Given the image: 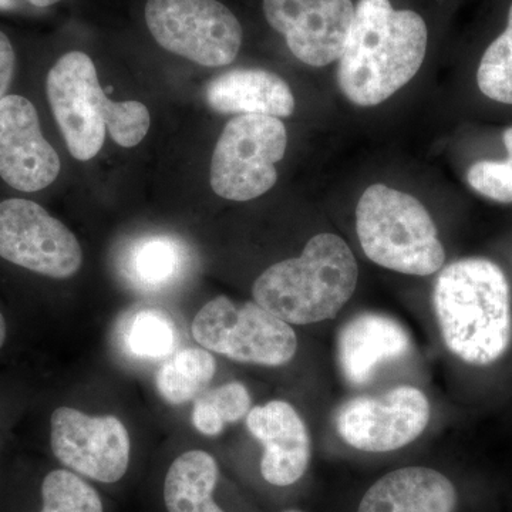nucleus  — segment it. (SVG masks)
I'll return each mask as SVG.
<instances>
[{
  "label": "nucleus",
  "mask_w": 512,
  "mask_h": 512,
  "mask_svg": "<svg viewBox=\"0 0 512 512\" xmlns=\"http://www.w3.org/2000/svg\"><path fill=\"white\" fill-rule=\"evenodd\" d=\"M429 42L427 25L413 10H396L390 0H359L339 59L343 96L373 107L399 92L419 72Z\"/></svg>",
  "instance_id": "1"
},
{
  "label": "nucleus",
  "mask_w": 512,
  "mask_h": 512,
  "mask_svg": "<svg viewBox=\"0 0 512 512\" xmlns=\"http://www.w3.org/2000/svg\"><path fill=\"white\" fill-rule=\"evenodd\" d=\"M433 306L444 345L467 365H493L510 349L511 288L491 259L471 256L447 265L434 284Z\"/></svg>",
  "instance_id": "2"
},
{
  "label": "nucleus",
  "mask_w": 512,
  "mask_h": 512,
  "mask_svg": "<svg viewBox=\"0 0 512 512\" xmlns=\"http://www.w3.org/2000/svg\"><path fill=\"white\" fill-rule=\"evenodd\" d=\"M46 99L64 143L76 160L100 153L109 130L121 147H136L150 130V111L140 101H113L99 83L96 66L83 52H69L46 74Z\"/></svg>",
  "instance_id": "3"
},
{
  "label": "nucleus",
  "mask_w": 512,
  "mask_h": 512,
  "mask_svg": "<svg viewBox=\"0 0 512 512\" xmlns=\"http://www.w3.org/2000/svg\"><path fill=\"white\" fill-rule=\"evenodd\" d=\"M359 279L352 249L335 234L315 235L299 258L286 259L256 279L254 301L289 325L335 318Z\"/></svg>",
  "instance_id": "4"
},
{
  "label": "nucleus",
  "mask_w": 512,
  "mask_h": 512,
  "mask_svg": "<svg viewBox=\"0 0 512 512\" xmlns=\"http://www.w3.org/2000/svg\"><path fill=\"white\" fill-rule=\"evenodd\" d=\"M356 232L370 261L404 275L429 276L446 262V251L429 211L413 195L370 185L356 208Z\"/></svg>",
  "instance_id": "5"
},
{
  "label": "nucleus",
  "mask_w": 512,
  "mask_h": 512,
  "mask_svg": "<svg viewBox=\"0 0 512 512\" xmlns=\"http://www.w3.org/2000/svg\"><path fill=\"white\" fill-rule=\"evenodd\" d=\"M191 330L202 348L249 365H288L298 350V338L289 323L256 302L235 303L227 296L202 306Z\"/></svg>",
  "instance_id": "6"
},
{
  "label": "nucleus",
  "mask_w": 512,
  "mask_h": 512,
  "mask_svg": "<svg viewBox=\"0 0 512 512\" xmlns=\"http://www.w3.org/2000/svg\"><path fill=\"white\" fill-rule=\"evenodd\" d=\"M288 131L281 119L239 114L222 130L211 161V187L229 201H251L278 180L276 163L284 158Z\"/></svg>",
  "instance_id": "7"
},
{
  "label": "nucleus",
  "mask_w": 512,
  "mask_h": 512,
  "mask_svg": "<svg viewBox=\"0 0 512 512\" xmlns=\"http://www.w3.org/2000/svg\"><path fill=\"white\" fill-rule=\"evenodd\" d=\"M0 262L64 281L82 268L83 252L76 235L39 202L8 197L0 200Z\"/></svg>",
  "instance_id": "8"
},
{
  "label": "nucleus",
  "mask_w": 512,
  "mask_h": 512,
  "mask_svg": "<svg viewBox=\"0 0 512 512\" xmlns=\"http://www.w3.org/2000/svg\"><path fill=\"white\" fill-rule=\"evenodd\" d=\"M146 22L158 45L201 66H227L241 49V23L218 0H148Z\"/></svg>",
  "instance_id": "9"
},
{
  "label": "nucleus",
  "mask_w": 512,
  "mask_h": 512,
  "mask_svg": "<svg viewBox=\"0 0 512 512\" xmlns=\"http://www.w3.org/2000/svg\"><path fill=\"white\" fill-rule=\"evenodd\" d=\"M426 394L399 386L380 396L355 397L336 414V430L348 446L366 453H389L412 444L429 426Z\"/></svg>",
  "instance_id": "10"
},
{
  "label": "nucleus",
  "mask_w": 512,
  "mask_h": 512,
  "mask_svg": "<svg viewBox=\"0 0 512 512\" xmlns=\"http://www.w3.org/2000/svg\"><path fill=\"white\" fill-rule=\"evenodd\" d=\"M50 448L64 467L100 483H117L130 463V436L114 416H87L57 407L50 416Z\"/></svg>",
  "instance_id": "11"
},
{
  "label": "nucleus",
  "mask_w": 512,
  "mask_h": 512,
  "mask_svg": "<svg viewBox=\"0 0 512 512\" xmlns=\"http://www.w3.org/2000/svg\"><path fill=\"white\" fill-rule=\"evenodd\" d=\"M62 170L55 147L45 137L35 103L10 92L0 101V181L10 190L36 194Z\"/></svg>",
  "instance_id": "12"
},
{
  "label": "nucleus",
  "mask_w": 512,
  "mask_h": 512,
  "mask_svg": "<svg viewBox=\"0 0 512 512\" xmlns=\"http://www.w3.org/2000/svg\"><path fill=\"white\" fill-rule=\"evenodd\" d=\"M264 13L296 59L323 67L342 56L355 6L352 0H264Z\"/></svg>",
  "instance_id": "13"
},
{
  "label": "nucleus",
  "mask_w": 512,
  "mask_h": 512,
  "mask_svg": "<svg viewBox=\"0 0 512 512\" xmlns=\"http://www.w3.org/2000/svg\"><path fill=\"white\" fill-rule=\"evenodd\" d=\"M249 433L264 444L261 474L269 484L288 487L311 463V436L295 407L282 400L256 406L247 416Z\"/></svg>",
  "instance_id": "14"
},
{
  "label": "nucleus",
  "mask_w": 512,
  "mask_h": 512,
  "mask_svg": "<svg viewBox=\"0 0 512 512\" xmlns=\"http://www.w3.org/2000/svg\"><path fill=\"white\" fill-rule=\"evenodd\" d=\"M412 349L407 330L390 316L366 312L355 316L340 328L338 363L346 382L363 386L380 366L402 359Z\"/></svg>",
  "instance_id": "15"
},
{
  "label": "nucleus",
  "mask_w": 512,
  "mask_h": 512,
  "mask_svg": "<svg viewBox=\"0 0 512 512\" xmlns=\"http://www.w3.org/2000/svg\"><path fill=\"white\" fill-rule=\"evenodd\" d=\"M456 487L433 468L406 467L376 481L357 512H456Z\"/></svg>",
  "instance_id": "16"
},
{
  "label": "nucleus",
  "mask_w": 512,
  "mask_h": 512,
  "mask_svg": "<svg viewBox=\"0 0 512 512\" xmlns=\"http://www.w3.org/2000/svg\"><path fill=\"white\" fill-rule=\"evenodd\" d=\"M205 100L221 114L289 117L295 110L291 87L278 74L261 69L222 73L205 87Z\"/></svg>",
  "instance_id": "17"
},
{
  "label": "nucleus",
  "mask_w": 512,
  "mask_h": 512,
  "mask_svg": "<svg viewBox=\"0 0 512 512\" xmlns=\"http://www.w3.org/2000/svg\"><path fill=\"white\" fill-rule=\"evenodd\" d=\"M220 468L211 454L187 451L175 458L164 483V501L168 512H225L212 494L217 488Z\"/></svg>",
  "instance_id": "18"
},
{
  "label": "nucleus",
  "mask_w": 512,
  "mask_h": 512,
  "mask_svg": "<svg viewBox=\"0 0 512 512\" xmlns=\"http://www.w3.org/2000/svg\"><path fill=\"white\" fill-rule=\"evenodd\" d=\"M217 362L210 350L187 348L168 357L157 370V392L165 402L180 406L197 399L214 379Z\"/></svg>",
  "instance_id": "19"
},
{
  "label": "nucleus",
  "mask_w": 512,
  "mask_h": 512,
  "mask_svg": "<svg viewBox=\"0 0 512 512\" xmlns=\"http://www.w3.org/2000/svg\"><path fill=\"white\" fill-rule=\"evenodd\" d=\"M119 333L124 352L141 360L171 356L177 343L173 319L160 309L144 308L128 313Z\"/></svg>",
  "instance_id": "20"
},
{
  "label": "nucleus",
  "mask_w": 512,
  "mask_h": 512,
  "mask_svg": "<svg viewBox=\"0 0 512 512\" xmlns=\"http://www.w3.org/2000/svg\"><path fill=\"white\" fill-rule=\"evenodd\" d=\"M184 249L180 242L167 237H151L137 242L128 256L127 272L140 288L157 291L180 276Z\"/></svg>",
  "instance_id": "21"
},
{
  "label": "nucleus",
  "mask_w": 512,
  "mask_h": 512,
  "mask_svg": "<svg viewBox=\"0 0 512 512\" xmlns=\"http://www.w3.org/2000/svg\"><path fill=\"white\" fill-rule=\"evenodd\" d=\"M251 394L242 383L222 384L202 394L194 403L191 419L204 436H218L225 424L237 423L251 412Z\"/></svg>",
  "instance_id": "22"
},
{
  "label": "nucleus",
  "mask_w": 512,
  "mask_h": 512,
  "mask_svg": "<svg viewBox=\"0 0 512 512\" xmlns=\"http://www.w3.org/2000/svg\"><path fill=\"white\" fill-rule=\"evenodd\" d=\"M477 84L488 99L512 106V3L507 28L481 57Z\"/></svg>",
  "instance_id": "23"
},
{
  "label": "nucleus",
  "mask_w": 512,
  "mask_h": 512,
  "mask_svg": "<svg viewBox=\"0 0 512 512\" xmlns=\"http://www.w3.org/2000/svg\"><path fill=\"white\" fill-rule=\"evenodd\" d=\"M40 512H103L92 485L69 470H53L42 481Z\"/></svg>",
  "instance_id": "24"
},
{
  "label": "nucleus",
  "mask_w": 512,
  "mask_h": 512,
  "mask_svg": "<svg viewBox=\"0 0 512 512\" xmlns=\"http://www.w3.org/2000/svg\"><path fill=\"white\" fill-rule=\"evenodd\" d=\"M467 183L488 200L512 204V170L505 161L483 160L471 165Z\"/></svg>",
  "instance_id": "25"
},
{
  "label": "nucleus",
  "mask_w": 512,
  "mask_h": 512,
  "mask_svg": "<svg viewBox=\"0 0 512 512\" xmlns=\"http://www.w3.org/2000/svg\"><path fill=\"white\" fill-rule=\"evenodd\" d=\"M18 69V55L10 37L0 29V101L5 99L12 89Z\"/></svg>",
  "instance_id": "26"
},
{
  "label": "nucleus",
  "mask_w": 512,
  "mask_h": 512,
  "mask_svg": "<svg viewBox=\"0 0 512 512\" xmlns=\"http://www.w3.org/2000/svg\"><path fill=\"white\" fill-rule=\"evenodd\" d=\"M10 328L9 320L6 318L5 312L0 308V353L6 348L9 342Z\"/></svg>",
  "instance_id": "27"
},
{
  "label": "nucleus",
  "mask_w": 512,
  "mask_h": 512,
  "mask_svg": "<svg viewBox=\"0 0 512 512\" xmlns=\"http://www.w3.org/2000/svg\"><path fill=\"white\" fill-rule=\"evenodd\" d=\"M503 141L508 153L507 161H505V163H507L508 167H510L512 170V126L505 128L503 133Z\"/></svg>",
  "instance_id": "28"
},
{
  "label": "nucleus",
  "mask_w": 512,
  "mask_h": 512,
  "mask_svg": "<svg viewBox=\"0 0 512 512\" xmlns=\"http://www.w3.org/2000/svg\"><path fill=\"white\" fill-rule=\"evenodd\" d=\"M20 8H22V0H0V12H13Z\"/></svg>",
  "instance_id": "29"
},
{
  "label": "nucleus",
  "mask_w": 512,
  "mask_h": 512,
  "mask_svg": "<svg viewBox=\"0 0 512 512\" xmlns=\"http://www.w3.org/2000/svg\"><path fill=\"white\" fill-rule=\"evenodd\" d=\"M28 5L33 8H50V6L56 5V3L62 2V0H25Z\"/></svg>",
  "instance_id": "30"
}]
</instances>
